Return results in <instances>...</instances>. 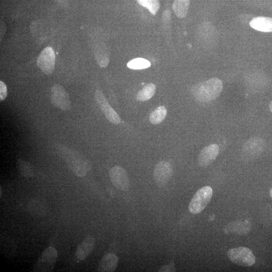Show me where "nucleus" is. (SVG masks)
<instances>
[{"label": "nucleus", "mask_w": 272, "mask_h": 272, "mask_svg": "<svg viewBox=\"0 0 272 272\" xmlns=\"http://www.w3.org/2000/svg\"><path fill=\"white\" fill-rule=\"evenodd\" d=\"M222 88V81L217 78H212L195 85L192 89V93L197 101L208 102L218 97Z\"/></svg>", "instance_id": "f257e3e1"}, {"label": "nucleus", "mask_w": 272, "mask_h": 272, "mask_svg": "<svg viewBox=\"0 0 272 272\" xmlns=\"http://www.w3.org/2000/svg\"><path fill=\"white\" fill-rule=\"evenodd\" d=\"M227 256L233 263L240 266H251L255 262L252 251L246 247L231 248L227 252Z\"/></svg>", "instance_id": "f03ea898"}, {"label": "nucleus", "mask_w": 272, "mask_h": 272, "mask_svg": "<svg viewBox=\"0 0 272 272\" xmlns=\"http://www.w3.org/2000/svg\"><path fill=\"white\" fill-rule=\"evenodd\" d=\"M212 195L213 189L209 186H203L198 189L189 203V212L193 214L200 213L208 205Z\"/></svg>", "instance_id": "7ed1b4c3"}, {"label": "nucleus", "mask_w": 272, "mask_h": 272, "mask_svg": "<svg viewBox=\"0 0 272 272\" xmlns=\"http://www.w3.org/2000/svg\"><path fill=\"white\" fill-rule=\"evenodd\" d=\"M57 258V252L52 247L46 248L34 265V271H50L54 267Z\"/></svg>", "instance_id": "20e7f679"}, {"label": "nucleus", "mask_w": 272, "mask_h": 272, "mask_svg": "<svg viewBox=\"0 0 272 272\" xmlns=\"http://www.w3.org/2000/svg\"><path fill=\"white\" fill-rule=\"evenodd\" d=\"M50 100L54 106L61 110L66 111L71 108L69 94L60 85L56 84L51 87Z\"/></svg>", "instance_id": "39448f33"}, {"label": "nucleus", "mask_w": 272, "mask_h": 272, "mask_svg": "<svg viewBox=\"0 0 272 272\" xmlns=\"http://www.w3.org/2000/svg\"><path fill=\"white\" fill-rule=\"evenodd\" d=\"M109 177L113 185L118 189L127 191L129 187V180L126 170L120 166L113 167L109 171Z\"/></svg>", "instance_id": "423d86ee"}, {"label": "nucleus", "mask_w": 272, "mask_h": 272, "mask_svg": "<svg viewBox=\"0 0 272 272\" xmlns=\"http://www.w3.org/2000/svg\"><path fill=\"white\" fill-rule=\"evenodd\" d=\"M173 174L171 164L167 161H161L155 167L153 177L156 183L159 186H163L170 180Z\"/></svg>", "instance_id": "0eeeda50"}, {"label": "nucleus", "mask_w": 272, "mask_h": 272, "mask_svg": "<svg viewBox=\"0 0 272 272\" xmlns=\"http://www.w3.org/2000/svg\"><path fill=\"white\" fill-rule=\"evenodd\" d=\"M37 64L44 74H52L55 66V53L51 47H47L41 52L37 60Z\"/></svg>", "instance_id": "6e6552de"}, {"label": "nucleus", "mask_w": 272, "mask_h": 272, "mask_svg": "<svg viewBox=\"0 0 272 272\" xmlns=\"http://www.w3.org/2000/svg\"><path fill=\"white\" fill-rule=\"evenodd\" d=\"M95 97L97 103L106 118L114 124H117L119 123L121 121L119 116L110 105L102 92L100 90H96Z\"/></svg>", "instance_id": "1a4fd4ad"}, {"label": "nucleus", "mask_w": 272, "mask_h": 272, "mask_svg": "<svg viewBox=\"0 0 272 272\" xmlns=\"http://www.w3.org/2000/svg\"><path fill=\"white\" fill-rule=\"evenodd\" d=\"M219 152V146L215 144L203 148L200 152L198 157L199 166L206 167L210 165L217 158Z\"/></svg>", "instance_id": "9d476101"}, {"label": "nucleus", "mask_w": 272, "mask_h": 272, "mask_svg": "<svg viewBox=\"0 0 272 272\" xmlns=\"http://www.w3.org/2000/svg\"><path fill=\"white\" fill-rule=\"evenodd\" d=\"M95 244V239L92 236L86 237L78 246L75 255L79 260L85 259L92 251Z\"/></svg>", "instance_id": "9b49d317"}, {"label": "nucleus", "mask_w": 272, "mask_h": 272, "mask_svg": "<svg viewBox=\"0 0 272 272\" xmlns=\"http://www.w3.org/2000/svg\"><path fill=\"white\" fill-rule=\"evenodd\" d=\"M118 258L114 253L105 254L102 258L98 269V271H113L117 266Z\"/></svg>", "instance_id": "f8f14e48"}, {"label": "nucleus", "mask_w": 272, "mask_h": 272, "mask_svg": "<svg viewBox=\"0 0 272 272\" xmlns=\"http://www.w3.org/2000/svg\"><path fill=\"white\" fill-rule=\"evenodd\" d=\"M251 28L264 32H272V18L266 17H257L252 19L249 23Z\"/></svg>", "instance_id": "ddd939ff"}, {"label": "nucleus", "mask_w": 272, "mask_h": 272, "mask_svg": "<svg viewBox=\"0 0 272 272\" xmlns=\"http://www.w3.org/2000/svg\"><path fill=\"white\" fill-rule=\"evenodd\" d=\"M262 141L257 138H252L247 141L244 145L242 152L245 155H257L263 149Z\"/></svg>", "instance_id": "4468645a"}, {"label": "nucleus", "mask_w": 272, "mask_h": 272, "mask_svg": "<svg viewBox=\"0 0 272 272\" xmlns=\"http://www.w3.org/2000/svg\"><path fill=\"white\" fill-rule=\"evenodd\" d=\"M190 0H174L172 9L176 16L179 18H184L187 14Z\"/></svg>", "instance_id": "2eb2a0df"}, {"label": "nucleus", "mask_w": 272, "mask_h": 272, "mask_svg": "<svg viewBox=\"0 0 272 272\" xmlns=\"http://www.w3.org/2000/svg\"><path fill=\"white\" fill-rule=\"evenodd\" d=\"M156 87L153 83L145 85L137 95V99L140 101H145L151 98L155 94Z\"/></svg>", "instance_id": "dca6fc26"}, {"label": "nucleus", "mask_w": 272, "mask_h": 272, "mask_svg": "<svg viewBox=\"0 0 272 272\" xmlns=\"http://www.w3.org/2000/svg\"><path fill=\"white\" fill-rule=\"evenodd\" d=\"M166 114V108L163 106H159L150 113V121L154 124H159L164 120Z\"/></svg>", "instance_id": "f3484780"}, {"label": "nucleus", "mask_w": 272, "mask_h": 272, "mask_svg": "<svg viewBox=\"0 0 272 272\" xmlns=\"http://www.w3.org/2000/svg\"><path fill=\"white\" fill-rule=\"evenodd\" d=\"M17 166L19 173L22 176L25 177H30L33 175V168L28 162L18 159L17 162Z\"/></svg>", "instance_id": "a211bd4d"}, {"label": "nucleus", "mask_w": 272, "mask_h": 272, "mask_svg": "<svg viewBox=\"0 0 272 272\" xmlns=\"http://www.w3.org/2000/svg\"><path fill=\"white\" fill-rule=\"evenodd\" d=\"M151 63L148 60L143 58H136L129 61L127 66L133 70H141L149 67Z\"/></svg>", "instance_id": "6ab92c4d"}, {"label": "nucleus", "mask_w": 272, "mask_h": 272, "mask_svg": "<svg viewBox=\"0 0 272 272\" xmlns=\"http://www.w3.org/2000/svg\"><path fill=\"white\" fill-rule=\"evenodd\" d=\"M137 2L147 8L153 15H155L160 8L159 0H137Z\"/></svg>", "instance_id": "aec40b11"}, {"label": "nucleus", "mask_w": 272, "mask_h": 272, "mask_svg": "<svg viewBox=\"0 0 272 272\" xmlns=\"http://www.w3.org/2000/svg\"><path fill=\"white\" fill-rule=\"evenodd\" d=\"M7 88L6 84L0 81V99L1 101H3L7 97Z\"/></svg>", "instance_id": "412c9836"}, {"label": "nucleus", "mask_w": 272, "mask_h": 272, "mask_svg": "<svg viewBox=\"0 0 272 272\" xmlns=\"http://www.w3.org/2000/svg\"><path fill=\"white\" fill-rule=\"evenodd\" d=\"M5 31H6V28L5 26L4 25V23L3 22H1V39L4 35L5 34L4 32H5Z\"/></svg>", "instance_id": "4be33fe9"}, {"label": "nucleus", "mask_w": 272, "mask_h": 272, "mask_svg": "<svg viewBox=\"0 0 272 272\" xmlns=\"http://www.w3.org/2000/svg\"><path fill=\"white\" fill-rule=\"evenodd\" d=\"M56 1L60 5L62 6H66L68 2V0H56Z\"/></svg>", "instance_id": "5701e85b"}, {"label": "nucleus", "mask_w": 272, "mask_h": 272, "mask_svg": "<svg viewBox=\"0 0 272 272\" xmlns=\"http://www.w3.org/2000/svg\"><path fill=\"white\" fill-rule=\"evenodd\" d=\"M269 108L272 113V101H271L269 104Z\"/></svg>", "instance_id": "b1692460"}, {"label": "nucleus", "mask_w": 272, "mask_h": 272, "mask_svg": "<svg viewBox=\"0 0 272 272\" xmlns=\"http://www.w3.org/2000/svg\"><path fill=\"white\" fill-rule=\"evenodd\" d=\"M269 194H270V197L272 198V188H271L269 191Z\"/></svg>", "instance_id": "393cba45"}]
</instances>
